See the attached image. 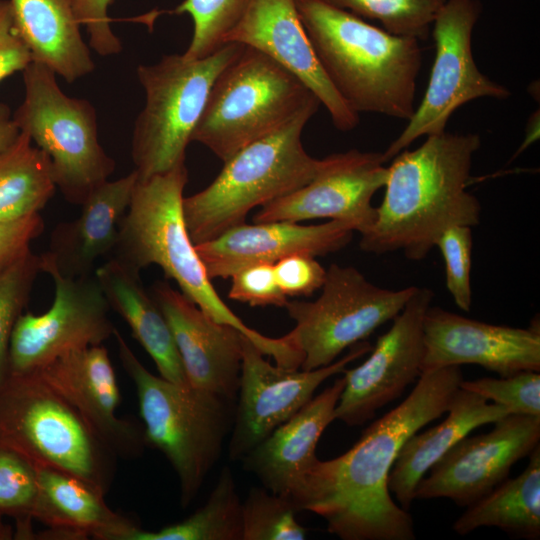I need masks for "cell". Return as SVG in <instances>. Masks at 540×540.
Here are the masks:
<instances>
[{
	"mask_svg": "<svg viewBox=\"0 0 540 540\" xmlns=\"http://www.w3.org/2000/svg\"><path fill=\"white\" fill-rule=\"evenodd\" d=\"M38 491L33 519L47 526L37 539L129 540L139 525L108 507L104 493L67 473L35 467Z\"/></svg>",
	"mask_w": 540,
	"mask_h": 540,
	"instance_id": "25",
	"label": "cell"
},
{
	"mask_svg": "<svg viewBox=\"0 0 540 540\" xmlns=\"http://www.w3.org/2000/svg\"><path fill=\"white\" fill-rule=\"evenodd\" d=\"M72 1L76 16L88 33L89 46L101 56L121 52V41L112 31L108 15L113 0Z\"/></svg>",
	"mask_w": 540,
	"mask_h": 540,
	"instance_id": "41",
	"label": "cell"
},
{
	"mask_svg": "<svg viewBox=\"0 0 540 540\" xmlns=\"http://www.w3.org/2000/svg\"><path fill=\"white\" fill-rule=\"evenodd\" d=\"M94 274L110 309L128 324L160 376L173 383L188 384L168 322L145 290L140 273L111 258Z\"/></svg>",
	"mask_w": 540,
	"mask_h": 540,
	"instance_id": "28",
	"label": "cell"
},
{
	"mask_svg": "<svg viewBox=\"0 0 540 540\" xmlns=\"http://www.w3.org/2000/svg\"><path fill=\"white\" fill-rule=\"evenodd\" d=\"M34 373L79 412L117 457L142 455L147 446L143 425L117 416L120 391L103 345L69 352Z\"/></svg>",
	"mask_w": 540,
	"mask_h": 540,
	"instance_id": "20",
	"label": "cell"
},
{
	"mask_svg": "<svg viewBox=\"0 0 540 540\" xmlns=\"http://www.w3.org/2000/svg\"><path fill=\"white\" fill-rule=\"evenodd\" d=\"M40 255L31 249L0 273V385L8 375V350L13 327L28 304Z\"/></svg>",
	"mask_w": 540,
	"mask_h": 540,
	"instance_id": "36",
	"label": "cell"
},
{
	"mask_svg": "<svg viewBox=\"0 0 540 540\" xmlns=\"http://www.w3.org/2000/svg\"><path fill=\"white\" fill-rule=\"evenodd\" d=\"M460 388L505 408L509 414L540 416V374L521 371L506 377L463 381Z\"/></svg>",
	"mask_w": 540,
	"mask_h": 540,
	"instance_id": "37",
	"label": "cell"
},
{
	"mask_svg": "<svg viewBox=\"0 0 540 540\" xmlns=\"http://www.w3.org/2000/svg\"><path fill=\"white\" fill-rule=\"evenodd\" d=\"M228 297L250 306L284 307L288 298L276 280L274 264L256 263L236 271L231 277Z\"/></svg>",
	"mask_w": 540,
	"mask_h": 540,
	"instance_id": "39",
	"label": "cell"
},
{
	"mask_svg": "<svg viewBox=\"0 0 540 540\" xmlns=\"http://www.w3.org/2000/svg\"><path fill=\"white\" fill-rule=\"evenodd\" d=\"M243 47L226 43L201 59L170 54L155 64L138 66L137 77L145 91V105L135 120L131 140L138 179L185 163L186 148L192 142L210 90Z\"/></svg>",
	"mask_w": 540,
	"mask_h": 540,
	"instance_id": "9",
	"label": "cell"
},
{
	"mask_svg": "<svg viewBox=\"0 0 540 540\" xmlns=\"http://www.w3.org/2000/svg\"><path fill=\"white\" fill-rule=\"evenodd\" d=\"M318 109H307L277 131L244 146L223 162L206 188L183 198L184 221L194 245L244 223L255 207L313 179L322 159L305 151L301 136Z\"/></svg>",
	"mask_w": 540,
	"mask_h": 540,
	"instance_id": "6",
	"label": "cell"
},
{
	"mask_svg": "<svg viewBox=\"0 0 540 540\" xmlns=\"http://www.w3.org/2000/svg\"><path fill=\"white\" fill-rule=\"evenodd\" d=\"M14 532L11 526L3 521V516L0 515V540H9L14 538Z\"/></svg>",
	"mask_w": 540,
	"mask_h": 540,
	"instance_id": "45",
	"label": "cell"
},
{
	"mask_svg": "<svg viewBox=\"0 0 540 540\" xmlns=\"http://www.w3.org/2000/svg\"><path fill=\"white\" fill-rule=\"evenodd\" d=\"M439 424L412 434L401 447L388 478V488L400 506L409 510L421 478L461 439L474 429L494 423L509 412L480 395L458 388Z\"/></svg>",
	"mask_w": 540,
	"mask_h": 540,
	"instance_id": "26",
	"label": "cell"
},
{
	"mask_svg": "<svg viewBox=\"0 0 540 540\" xmlns=\"http://www.w3.org/2000/svg\"><path fill=\"white\" fill-rule=\"evenodd\" d=\"M138 174L135 170L96 187L80 205L79 216L59 223L40 255L41 272L51 268L68 278L91 276L98 259L113 251Z\"/></svg>",
	"mask_w": 540,
	"mask_h": 540,
	"instance_id": "23",
	"label": "cell"
},
{
	"mask_svg": "<svg viewBox=\"0 0 540 540\" xmlns=\"http://www.w3.org/2000/svg\"><path fill=\"white\" fill-rule=\"evenodd\" d=\"M226 43L254 48L296 76L328 111L334 126L354 129L359 114L343 100L325 74L298 15L295 0H249Z\"/></svg>",
	"mask_w": 540,
	"mask_h": 540,
	"instance_id": "19",
	"label": "cell"
},
{
	"mask_svg": "<svg viewBox=\"0 0 540 540\" xmlns=\"http://www.w3.org/2000/svg\"><path fill=\"white\" fill-rule=\"evenodd\" d=\"M297 513L291 498L252 487L242 502V540H304L307 530Z\"/></svg>",
	"mask_w": 540,
	"mask_h": 540,
	"instance_id": "32",
	"label": "cell"
},
{
	"mask_svg": "<svg viewBox=\"0 0 540 540\" xmlns=\"http://www.w3.org/2000/svg\"><path fill=\"white\" fill-rule=\"evenodd\" d=\"M55 295L43 314H21L11 333L8 374L34 372L75 350L102 345L116 328L95 274L68 278L51 268Z\"/></svg>",
	"mask_w": 540,
	"mask_h": 540,
	"instance_id": "13",
	"label": "cell"
},
{
	"mask_svg": "<svg viewBox=\"0 0 540 540\" xmlns=\"http://www.w3.org/2000/svg\"><path fill=\"white\" fill-rule=\"evenodd\" d=\"M435 246L440 250L445 264L446 287L455 304L464 311L472 305L471 265L472 229L455 225L445 230Z\"/></svg>",
	"mask_w": 540,
	"mask_h": 540,
	"instance_id": "38",
	"label": "cell"
},
{
	"mask_svg": "<svg viewBox=\"0 0 540 540\" xmlns=\"http://www.w3.org/2000/svg\"><path fill=\"white\" fill-rule=\"evenodd\" d=\"M357 16L378 20L395 35L426 39L446 0H325Z\"/></svg>",
	"mask_w": 540,
	"mask_h": 540,
	"instance_id": "33",
	"label": "cell"
},
{
	"mask_svg": "<svg viewBox=\"0 0 540 540\" xmlns=\"http://www.w3.org/2000/svg\"><path fill=\"white\" fill-rule=\"evenodd\" d=\"M385 163L382 153L356 149L325 157L310 182L262 206L253 221L328 218L349 222L361 234L375 218L371 200L386 183Z\"/></svg>",
	"mask_w": 540,
	"mask_h": 540,
	"instance_id": "17",
	"label": "cell"
},
{
	"mask_svg": "<svg viewBox=\"0 0 540 540\" xmlns=\"http://www.w3.org/2000/svg\"><path fill=\"white\" fill-rule=\"evenodd\" d=\"M421 374L476 364L500 377L540 370V329L494 325L444 310L427 309L423 319Z\"/></svg>",
	"mask_w": 540,
	"mask_h": 540,
	"instance_id": "18",
	"label": "cell"
},
{
	"mask_svg": "<svg viewBox=\"0 0 540 540\" xmlns=\"http://www.w3.org/2000/svg\"><path fill=\"white\" fill-rule=\"evenodd\" d=\"M114 337L122 367L136 388L147 446L170 462L178 477L181 506L186 508L221 456L235 402L152 374L117 329Z\"/></svg>",
	"mask_w": 540,
	"mask_h": 540,
	"instance_id": "5",
	"label": "cell"
},
{
	"mask_svg": "<svg viewBox=\"0 0 540 540\" xmlns=\"http://www.w3.org/2000/svg\"><path fill=\"white\" fill-rule=\"evenodd\" d=\"M372 346L361 341L333 363L313 369H288L272 365L261 350L242 336V363L237 405L228 443V456L241 460L278 426L289 420L328 378L342 373Z\"/></svg>",
	"mask_w": 540,
	"mask_h": 540,
	"instance_id": "14",
	"label": "cell"
},
{
	"mask_svg": "<svg viewBox=\"0 0 540 540\" xmlns=\"http://www.w3.org/2000/svg\"><path fill=\"white\" fill-rule=\"evenodd\" d=\"M433 295L430 289L416 286L390 329L377 339L369 357L342 372L345 383L335 420L347 426L363 425L419 378L424 355L423 319Z\"/></svg>",
	"mask_w": 540,
	"mask_h": 540,
	"instance_id": "15",
	"label": "cell"
},
{
	"mask_svg": "<svg viewBox=\"0 0 540 540\" xmlns=\"http://www.w3.org/2000/svg\"><path fill=\"white\" fill-rule=\"evenodd\" d=\"M480 527H496L513 537H540V445L529 455L523 472L506 479L466 507L453 530L466 535Z\"/></svg>",
	"mask_w": 540,
	"mask_h": 540,
	"instance_id": "29",
	"label": "cell"
},
{
	"mask_svg": "<svg viewBox=\"0 0 540 540\" xmlns=\"http://www.w3.org/2000/svg\"><path fill=\"white\" fill-rule=\"evenodd\" d=\"M45 228L39 213L9 222H0V273L21 258Z\"/></svg>",
	"mask_w": 540,
	"mask_h": 540,
	"instance_id": "42",
	"label": "cell"
},
{
	"mask_svg": "<svg viewBox=\"0 0 540 540\" xmlns=\"http://www.w3.org/2000/svg\"><path fill=\"white\" fill-rule=\"evenodd\" d=\"M353 224L330 220L315 225L270 221L236 225L218 237L195 245L209 278H230L256 263L274 264L294 254L325 256L344 248L352 239Z\"/></svg>",
	"mask_w": 540,
	"mask_h": 540,
	"instance_id": "22",
	"label": "cell"
},
{
	"mask_svg": "<svg viewBox=\"0 0 540 540\" xmlns=\"http://www.w3.org/2000/svg\"><path fill=\"white\" fill-rule=\"evenodd\" d=\"M344 383V377L337 378L278 426L240 460L243 469L270 492L290 498L302 476L318 459L317 444L335 420V408Z\"/></svg>",
	"mask_w": 540,
	"mask_h": 540,
	"instance_id": "24",
	"label": "cell"
},
{
	"mask_svg": "<svg viewBox=\"0 0 540 540\" xmlns=\"http://www.w3.org/2000/svg\"><path fill=\"white\" fill-rule=\"evenodd\" d=\"M278 285L288 297H308L321 289L326 269L314 256L294 253L274 263Z\"/></svg>",
	"mask_w": 540,
	"mask_h": 540,
	"instance_id": "40",
	"label": "cell"
},
{
	"mask_svg": "<svg viewBox=\"0 0 540 540\" xmlns=\"http://www.w3.org/2000/svg\"><path fill=\"white\" fill-rule=\"evenodd\" d=\"M316 56L356 113L409 120L421 67L419 40L392 34L325 0H295Z\"/></svg>",
	"mask_w": 540,
	"mask_h": 540,
	"instance_id": "3",
	"label": "cell"
},
{
	"mask_svg": "<svg viewBox=\"0 0 540 540\" xmlns=\"http://www.w3.org/2000/svg\"><path fill=\"white\" fill-rule=\"evenodd\" d=\"M0 446L35 467L55 469L106 494L118 458L79 412L36 373L0 385Z\"/></svg>",
	"mask_w": 540,
	"mask_h": 540,
	"instance_id": "7",
	"label": "cell"
},
{
	"mask_svg": "<svg viewBox=\"0 0 540 540\" xmlns=\"http://www.w3.org/2000/svg\"><path fill=\"white\" fill-rule=\"evenodd\" d=\"M480 145L478 134L444 131L397 154L387 167L375 218L360 234V248L376 255L402 250L418 261L448 228L478 225L481 205L467 186Z\"/></svg>",
	"mask_w": 540,
	"mask_h": 540,
	"instance_id": "2",
	"label": "cell"
},
{
	"mask_svg": "<svg viewBox=\"0 0 540 540\" xmlns=\"http://www.w3.org/2000/svg\"><path fill=\"white\" fill-rule=\"evenodd\" d=\"M488 433L464 437L421 478L414 499L447 498L467 507L508 478L539 445L540 416L508 414Z\"/></svg>",
	"mask_w": 540,
	"mask_h": 540,
	"instance_id": "16",
	"label": "cell"
},
{
	"mask_svg": "<svg viewBox=\"0 0 540 540\" xmlns=\"http://www.w3.org/2000/svg\"><path fill=\"white\" fill-rule=\"evenodd\" d=\"M12 115L9 106L0 102V153L13 144L20 134Z\"/></svg>",
	"mask_w": 540,
	"mask_h": 540,
	"instance_id": "44",
	"label": "cell"
},
{
	"mask_svg": "<svg viewBox=\"0 0 540 540\" xmlns=\"http://www.w3.org/2000/svg\"><path fill=\"white\" fill-rule=\"evenodd\" d=\"M320 105L296 76L264 53L244 46L216 78L191 141L203 144L224 162Z\"/></svg>",
	"mask_w": 540,
	"mask_h": 540,
	"instance_id": "8",
	"label": "cell"
},
{
	"mask_svg": "<svg viewBox=\"0 0 540 540\" xmlns=\"http://www.w3.org/2000/svg\"><path fill=\"white\" fill-rule=\"evenodd\" d=\"M152 297L168 322L188 384L235 402L243 334L213 320L165 281L153 285Z\"/></svg>",
	"mask_w": 540,
	"mask_h": 540,
	"instance_id": "21",
	"label": "cell"
},
{
	"mask_svg": "<svg viewBox=\"0 0 540 540\" xmlns=\"http://www.w3.org/2000/svg\"><path fill=\"white\" fill-rule=\"evenodd\" d=\"M460 366L422 373L410 394L372 422L345 453L317 459L290 495L298 512L322 517L342 540H414L413 520L397 505L388 478L405 441L447 412Z\"/></svg>",
	"mask_w": 540,
	"mask_h": 540,
	"instance_id": "1",
	"label": "cell"
},
{
	"mask_svg": "<svg viewBox=\"0 0 540 540\" xmlns=\"http://www.w3.org/2000/svg\"><path fill=\"white\" fill-rule=\"evenodd\" d=\"M56 189L47 155L20 132L0 153V222L39 213Z\"/></svg>",
	"mask_w": 540,
	"mask_h": 540,
	"instance_id": "30",
	"label": "cell"
},
{
	"mask_svg": "<svg viewBox=\"0 0 540 540\" xmlns=\"http://www.w3.org/2000/svg\"><path fill=\"white\" fill-rule=\"evenodd\" d=\"M415 288L385 289L352 266L331 264L316 300H288L284 306L295 322L284 336L302 359L300 369L313 370L333 363L346 348L393 320Z\"/></svg>",
	"mask_w": 540,
	"mask_h": 540,
	"instance_id": "11",
	"label": "cell"
},
{
	"mask_svg": "<svg viewBox=\"0 0 540 540\" xmlns=\"http://www.w3.org/2000/svg\"><path fill=\"white\" fill-rule=\"evenodd\" d=\"M481 14L478 0H446L433 22L435 59L426 92L401 134L383 154L386 162L416 139L446 131L452 114L482 97L505 99V86L492 81L477 67L472 32Z\"/></svg>",
	"mask_w": 540,
	"mask_h": 540,
	"instance_id": "12",
	"label": "cell"
},
{
	"mask_svg": "<svg viewBox=\"0 0 540 540\" xmlns=\"http://www.w3.org/2000/svg\"><path fill=\"white\" fill-rule=\"evenodd\" d=\"M9 3L14 26L29 49L32 62L46 66L68 83L95 69L72 0H9Z\"/></svg>",
	"mask_w": 540,
	"mask_h": 540,
	"instance_id": "27",
	"label": "cell"
},
{
	"mask_svg": "<svg viewBox=\"0 0 540 540\" xmlns=\"http://www.w3.org/2000/svg\"><path fill=\"white\" fill-rule=\"evenodd\" d=\"M31 62V53L14 26L9 0H0V82Z\"/></svg>",
	"mask_w": 540,
	"mask_h": 540,
	"instance_id": "43",
	"label": "cell"
},
{
	"mask_svg": "<svg viewBox=\"0 0 540 540\" xmlns=\"http://www.w3.org/2000/svg\"><path fill=\"white\" fill-rule=\"evenodd\" d=\"M242 501L225 466L207 501L186 519L157 531L138 528L129 540H242Z\"/></svg>",
	"mask_w": 540,
	"mask_h": 540,
	"instance_id": "31",
	"label": "cell"
},
{
	"mask_svg": "<svg viewBox=\"0 0 540 540\" xmlns=\"http://www.w3.org/2000/svg\"><path fill=\"white\" fill-rule=\"evenodd\" d=\"M187 181L185 163L138 179L120 224L113 258L138 273L158 265L213 320L236 328L276 365L289 366L294 356L285 338L268 337L247 326L214 289L185 225L182 204Z\"/></svg>",
	"mask_w": 540,
	"mask_h": 540,
	"instance_id": "4",
	"label": "cell"
},
{
	"mask_svg": "<svg viewBox=\"0 0 540 540\" xmlns=\"http://www.w3.org/2000/svg\"><path fill=\"white\" fill-rule=\"evenodd\" d=\"M38 491L35 466L15 451L0 446V515L16 522V539H35L33 510Z\"/></svg>",
	"mask_w": 540,
	"mask_h": 540,
	"instance_id": "34",
	"label": "cell"
},
{
	"mask_svg": "<svg viewBox=\"0 0 540 540\" xmlns=\"http://www.w3.org/2000/svg\"><path fill=\"white\" fill-rule=\"evenodd\" d=\"M249 0H184L174 10L188 14L193 35L183 56L190 60L207 57L221 48L225 37L237 24Z\"/></svg>",
	"mask_w": 540,
	"mask_h": 540,
	"instance_id": "35",
	"label": "cell"
},
{
	"mask_svg": "<svg viewBox=\"0 0 540 540\" xmlns=\"http://www.w3.org/2000/svg\"><path fill=\"white\" fill-rule=\"evenodd\" d=\"M22 72L25 96L13 120L47 155L56 188L81 205L116 168L99 142L96 111L88 100L67 96L46 66L31 62Z\"/></svg>",
	"mask_w": 540,
	"mask_h": 540,
	"instance_id": "10",
	"label": "cell"
}]
</instances>
